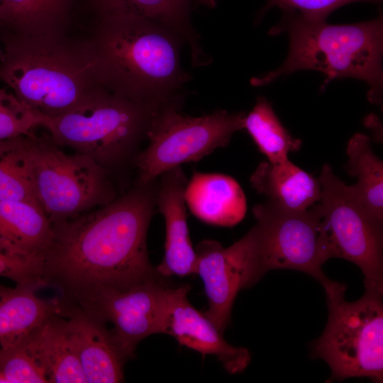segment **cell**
I'll list each match as a JSON object with an SVG mask.
<instances>
[{
  "label": "cell",
  "mask_w": 383,
  "mask_h": 383,
  "mask_svg": "<svg viewBox=\"0 0 383 383\" xmlns=\"http://www.w3.org/2000/svg\"><path fill=\"white\" fill-rule=\"evenodd\" d=\"M195 251V274L201 279L208 299V309L203 313L223 334L235 299L243 289L239 265L229 247L216 240L200 242Z\"/></svg>",
  "instance_id": "16"
},
{
  "label": "cell",
  "mask_w": 383,
  "mask_h": 383,
  "mask_svg": "<svg viewBox=\"0 0 383 383\" xmlns=\"http://www.w3.org/2000/svg\"><path fill=\"white\" fill-rule=\"evenodd\" d=\"M99 18H138L163 24L177 32L191 50L194 65L210 62L191 24V0H91Z\"/></svg>",
  "instance_id": "19"
},
{
  "label": "cell",
  "mask_w": 383,
  "mask_h": 383,
  "mask_svg": "<svg viewBox=\"0 0 383 383\" xmlns=\"http://www.w3.org/2000/svg\"><path fill=\"white\" fill-rule=\"evenodd\" d=\"M328 317L322 334L310 345L311 356L323 360L328 382L352 377L383 380V291L365 287L357 300L345 299V285L328 279L323 285Z\"/></svg>",
  "instance_id": "8"
},
{
  "label": "cell",
  "mask_w": 383,
  "mask_h": 383,
  "mask_svg": "<svg viewBox=\"0 0 383 383\" xmlns=\"http://www.w3.org/2000/svg\"><path fill=\"white\" fill-rule=\"evenodd\" d=\"M61 298L63 325L87 383L123 382V366L127 360L106 323Z\"/></svg>",
  "instance_id": "13"
},
{
  "label": "cell",
  "mask_w": 383,
  "mask_h": 383,
  "mask_svg": "<svg viewBox=\"0 0 383 383\" xmlns=\"http://www.w3.org/2000/svg\"><path fill=\"white\" fill-rule=\"evenodd\" d=\"M44 117L22 103L13 93L0 89V142L27 135L43 126Z\"/></svg>",
  "instance_id": "25"
},
{
  "label": "cell",
  "mask_w": 383,
  "mask_h": 383,
  "mask_svg": "<svg viewBox=\"0 0 383 383\" xmlns=\"http://www.w3.org/2000/svg\"><path fill=\"white\" fill-rule=\"evenodd\" d=\"M188 285L168 287L163 310L161 333L202 355H214L230 374L243 372L251 354L244 347L229 344L216 326L189 302Z\"/></svg>",
  "instance_id": "12"
},
{
  "label": "cell",
  "mask_w": 383,
  "mask_h": 383,
  "mask_svg": "<svg viewBox=\"0 0 383 383\" xmlns=\"http://www.w3.org/2000/svg\"><path fill=\"white\" fill-rule=\"evenodd\" d=\"M255 225L229 246L240 270L242 287L256 284L272 270H293L323 285L328 278L318 205L302 211L284 209L269 201L252 208Z\"/></svg>",
  "instance_id": "7"
},
{
  "label": "cell",
  "mask_w": 383,
  "mask_h": 383,
  "mask_svg": "<svg viewBox=\"0 0 383 383\" xmlns=\"http://www.w3.org/2000/svg\"><path fill=\"white\" fill-rule=\"evenodd\" d=\"M52 224L104 206L116 196L109 172L92 159L65 153L33 132L1 141Z\"/></svg>",
  "instance_id": "5"
},
{
  "label": "cell",
  "mask_w": 383,
  "mask_h": 383,
  "mask_svg": "<svg viewBox=\"0 0 383 383\" xmlns=\"http://www.w3.org/2000/svg\"><path fill=\"white\" fill-rule=\"evenodd\" d=\"M0 201H26L38 205L30 183L1 143Z\"/></svg>",
  "instance_id": "27"
},
{
  "label": "cell",
  "mask_w": 383,
  "mask_h": 383,
  "mask_svg": "<svg viewBox=\"0 0 383 383\" xmlns=\"http://www.w3.org/2000/svg\"><path fill=\"white\" fill-rule=\"evenodd\" d=\"M181 101V96L173 99L154 111L146 133L148 145L133 160L136 184H148L176 167L201 160L226 146L243 128L244 112L216 110L201 116H185L179 111Z\"/></svg>",
  "instance_id": "9"
},
{
  "label": "cell",
  "mask_w": 383,
  "mask_h": 383,
  "mask_svg": "<svg viewBox=\"0 0 383 383\" xmlns=\"http://www.w3.org/2000/svg\"><path fill=\"white\" fill-rule=\"evenodd\" d=\"M162 104L135 102L101 86L67 112L44 117L43 127L56 145L92 159L109 172L134 160L154 111Z\"/></svg>",
  "instance_id": "6"
},
{
  "label": "cell",
  "mask_w": 383,
  "mask_h": 383,
  "mask_svg": "<svg viewBox=\"0 0 383 383\" xmlns=\"http://www.w3.org/2000/svg\"><path fill=\"white\" fill-rule=\"evenodd\" d=\"M4 51L0 48V62H2L4 59Z\"/></svg>",
  "instance_id": "31"
},
{
  "label": "cell",
  "mask_w": 383,
  "mask_h": 383,
  "mask_svg": "<svg viewBox=\"0 0 383 383\" xmlns=\"http://www.w3.org/2000/svg\"><path fill=\"white\" fill-rule=\"evenodd\" d=\"M289 51L284 63L251 84H269L282 75L301 70L324 73V84L336 78L353 77L370 87L368 99L382 102L383 75V23L375 20L353 24L333 25L326 20H309L299 15L288 18Z\"/></svg>",
  "instance_id": "4"
},
{
  "label": "cell",
  "mask_w": 383,
  "mask_h": 383,
  "mask_svg": "<svg viewBox=\"0 0 383 383\" xmlns=\"http://www.w3.org/2000/svg\"><path fill=\"white\" fill-rule=\"evenodd\" d=\"M184 199L196 217L212 225L235 226L246 213L243 190L235 179L223 174L194 172L187 182Z\"/></svg>",
  "instance_id": "17"
},
{
  "label": "cell",
  "mask_w": 383,
  "mask_h": 383,
  "mask_svg": "<svg viewBox=\"0 0 383 383\" xmlns=\"http://www.w3.org/2000/svg\"><path fill=\"white\" fill-rule=\"evenodd\" d=\"M0 276L10 279L18 284H28L41 289L37 276L21 265L0 254Z\"/></svg>",
  "instance_id": "29"
},
{
  "label": "cell",
  "mask_w": 383,
  "mask_h": 383,
  "mask_svg": "<svg viewBox=\"0 0 383 383\" xmlns=\"http://www.w3.org/2000/svg\"><path fill=\"white\" fill-rule=\"evenodd\" d=\"M252 188L269 201L287 210L302 211L318 202L321 185L289 160L260 162L250 178Z\"/></svg>",
  "instance_id": "20"
},
{
  "label": "cell",
  "mask_w": 383,
  "mask_h": 383,
  "mask_svg": "<svg viewBox=\"0 0 383 383\" xmlns=\"http://www.w3.org/2000/svg\"><path fill=\"white\" fill-rule=\"evenodd\" d=\"M345 170L357 178L350 185L367 209L383 222V162L372 151L370 138L357 133L349 140Z\"/></svg>",
  "instance_id": "23"
},
{
  "label": "cell",
  "mask_w": 383,
  "mask_h": 383,
  "mask_svg": "<svg viewBox=\"0 0 383 383\" xmlns=\"http://www.w3.org/2000/svg\"><path fill=\"white\" fill-rule=\"evenodd\" d=\"M69 0H0V26L12 33H60Z\"/></svg>",
  "instance_id": "22"
},
{
  "label": "cell",
  "mask_w": 383,
  "mask_h": 383,
  "mask_svg": "<svg viewBox=\"0 0 383 383\" xmlns=\"http://www.w3.org/2000/svg\"><path fill=\"white\" fill-rule=\"evenodd\" d=\"M157 183L136 184L111 202L52 224V243L38 270L43 287L73 301L99 288L123 289L158 274L147 234Z\"/></svg>",
  "instance_id": "1"
},
{
  "label": "cell",
  "mask_w": 383,
  "mask_h": 383,
  "mask_svg": "<svg viewBox=\"0 0 383 383\" xmlns=\"http://www.w3.org/2000/svg\"><path fill=\"white\" fill-rule=\"evenodd\" d=\"M318 179L321 197V237L326 260L341 258L356 265L365 287L383 291V229L350 185H346L325 164Z\"/></svg>",
  "instance_id": "10"
},
{
  "label": "cell",
  "mask_w": 383,
  "mask_h": 383,
  "mask_svg": "<svg viewBox=\"0 0 383 383\" xmlns=\"http://www.w3.org/2000/svg\"><path fill=\"white\" fill-rule=\"evenodd\" d=\"M35 358L22 344L0 347V383H48Z\"/></svg>",
  "instance_id": "26"
},
{
  "label": "cell",
  "mask_w": 383,
  "mask_h": 383,
  "mask_svg": "<svg viewBox=\"0 0 383 383\" xmlns=\"http://www.w3.org/2000/svg\"><path fill=\"white\" fill-rule=\"evenodd\" d=\"M52 236V224L38 204L0 201V254L26 267L38 278Z\"/></svg>",
  "instance_id": "15"
},
{
  "label": "cell",
  "mask_w": 383,
  "mask_h": 383,
  "mask_svg": "<svg viewBox=\"0 0 383 383\" xmlns=\"http://www.w3.org/2000/svg\"><path fill=\"white\" fill-rule=\"evenodd\" d=\"M217 0H197V2L200 4L213 9L216 6Z\"/></svg>",
  "instance_id": "30"
},
{
  "label": "cell",
  "mask_w": 383,
  "mask_h": 383,
  "mask_svg": "<svg viewBox=\"0 0 383 383\" xmlns=\"http://www.w3.org/2000/svg\"><path fill=\"white\" fill-rule=\"evenodd\" d=\"M253 139L259 150L271 162L288 160L289 152L301 147V140L293 137L274 113L272 105L259 97L250 113L245 116L243 128Z\"/></svg>",
  "instance_id": "24"
},
{
  "label": "cell",
  "mask_w": 383,
  "mask_h": 383,
  "mask_svg": "<svg viewBox=\"0 0 383 383\" xmlns=\"http://www.w3.org/2000/svg\"><path fill=\"white\" fill-rule=\"evenodd\" d=\"M89 43L101 85L135 102L160 104L182 96L190 79L180 61L184 39L160 23L99 18Z\"/></svg>",
  "instance_id": "2"
},
{
  "label": "cell",
  "mask_w": 383,
  "mask_h": 383,
  "mask_svg": "<svg viewBox=\"0 0 383 383\" xmlns=\"http://www.w3.org/2000/svg\"><path fill=\"white\" fill-rule=\"evenodd\" d=\"M167 288L155 276L127 289H96L71 302L113 324V339L128 360L142 340L161 333Z\"/></svg>",
  "instance_id": "11"
},
{
  "label": "cell",
  "mask_w": 383,
  "mask_h": 383,
  "mask_svg": "<svg viewBox=\"0 0 383 383\" xmlns=\"http://www.w3.org/2000/svg\"><path fill=\"white\" fill-rule=\"evenodd\" d=\"M4 59L0 79L36 113L60 116L96 89V63L89 40L74 42L58 34L26 35L3 30Z\"/></svg>",
  "instance_id": "3"
},
{
  "label": "cell",
  "mask_w": 383,
  "mask_h": 383,
  "mask_svg": "<svg viewBox=\"0 0 383 383\" xmlns=\"http://www.w3.org/2000/svg\"><path fill=\"white\" fill-rule=\"evenodd\" d=\"M380 0H268L264 11L278 6L288 12H297L299 16L309 20H326L338 8L357 1L377 2Z\"/></svg>",
  "instance_id": "28"
},
{
  "label": "cell",
  "mask_w": 383,
  "mask_h": 383,
  "mask_svg": "<svg viewBox=\"0 0 383 383\" xmlns=\"http://www.w3.org/2000/svg\"><path fill=\"white\" fill-rule=\"evenodd\" d=\"M156 206L165 222V252L155 271L162 277L195 274L196 255L190 240L184 192L187 177L181 166L161 174Z\"/></svg>",
  "instance_id": "14"
},
{
  "label": "cell",
  "mask_w": 383,
  "mask_h": 383,
  "mask_svg": "<svg viewBox=\"0 0 383 383\" xmlns=\"http://www.w3.org/2000/svg\"><path fill=\"white\" fill-rule=\"evenodd\" d=\"M35 287L16 284L15 287L0 284V347L22 345L48 319L60 314L61 297H38Z\"/></svg>",
  "instance_id": "18"
},
{
  "label": "cell",
  "mask_w": 383,
  "mask_h": 383,
  "mask_svg": "<svg viewBox=\"0 0 383 383\" xmlns=\"http://www.w3.org/2000/svg\"><path fill=\"white\" fill-rule=\"evenodd\" d=\"M23 345L42 368L48 383H87L61 314L48 319Z\"/></svg>",
  "instance_id": "21"
}]
</instances>
